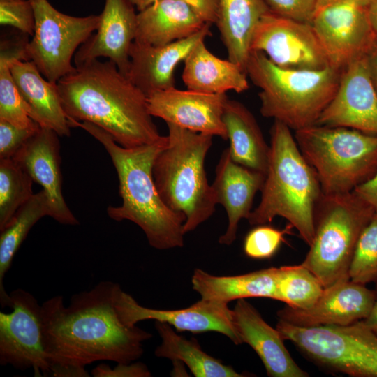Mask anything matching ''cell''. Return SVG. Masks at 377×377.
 <instances>
[{
    "instance_id": "cell-40",
    "label": "cell",
    "mask_w": 377,
    "mask_h": 377,
    "mask_svg": "<svg viewBox=\"0 0 377 377\" xmlns=\"http://www.w3.org/2000/svg\"><path fill=\"white\" fill-rule=\"evenodd\" d=\"M188 5L205 23L216 24L219 0H179Z\"/></svg>"
},
{
    "instance_id": "cell-31",
    "label": "cell",
    "mask_w": 377,
    "mask_h": 377,
    "mask_svg": "<svg viewBox=\"0 0 377 377\" xmlns=\"http://www.w3.org/2000/svg\"><path fill=\"white\" fill-rule=\"evenodd\" d=\"M24 35L14 41H1L0 54V119L20 128L33 126L29 110L22 98L13 80L10 68L15 59L28 61L25 47L27 38Z\"/></svg>"
},
{
    "instance_id": "cell-6",
    "label": "cell",
    "mask_w": 377,
    "mask_h": 377,
    "mask_svg": "<svg viewBox=\"0 0 377 377\" xmlns=\"http://www.w3.org/2000/svg\"><path fill=\"white\" fill-rule=\"evenodd\" d=\"M167 125L168 143L154 161L153 179L164 203L185 216L186 234L211 217L217 205L205 170L214 136Z\"/></svg>"
},
{
    "instance_id": "cell-26",
    "label": "cell",
    "mask_w": 377,
    "mask_h": 377,
    "mask_svg": "<svg viewBox=\"0 0 377 377\" xmlns=\"http://www.w3.org/2000/svg\"><path fill=\"white\" fill-rule=\"evenodd\" d=\"M269 10L265 0H219L216 24L228 59L246 73L255 29Z\"/></svg>"
},
{
    "instance_id": "cell-24",
    "label": "cell",
    "mask_w": 377,
    "mask_h": 377,
    "mask_svg": "<svg viewBox=\"0 0 377 377\" xmlns=\"http://www.w3.org/2000/svg\"><path fill=\"white\" fill-rule=\"evenodd\" d=\"M206 24L179 0H157L137 13L134 42L152 46L165 45L193 35Z\"/></svg>"
},
{
    "instance_id": "cell-33",
    "label": "cell",
    "mask_w": 377,
    "mask_h": 377,
    "mask_svg": "<svg viewBox=\"0 0 377 377\" xmlns=\"http://www.w3.org/2000/svg\"><path fill=\"white\" fill-rule=\"evenodd\" d=\"M33 182L12 158L0 159V231L33 195Z\"/></svg>"
},
{
    "instance_id": "cell-4",
    "label": "cell",
    "mask_w": 377,
    "mask_h": 377,
    "mask_svg": "<svg viewBox=\"0 0 377 377\" xmlns=\"http://www.w3.org/2000/svg\"><path fill=\"white\" fill-rule=\"evenodd\" d=\"M290 128L274 120L268 168L258 205L247 221L270 223L284 218L309 246L314 237V213L323 195L318 175L302 154Z\"/></svg>"
},
{
    "instance_id": "cell-9",
    "label": "cell",
    "mask_w": 377,
    "mask_h": 377,
    "mask_svg": "<svg viewBox=\"0 0 377 377\" xmlns=\"http://www.w3.org/2000/svg\"><path fill=\"white\" fill-rule=\"evenodd\" d=\"M276 328L320 367L353 377H377V335L363 320L306 327L279 320Z\"/></svg>"
},
{
    "instance_id": "cell-5",
    "label": "cell",
    "mask_w": 377,
    "mask_h": 377,
    "mask_svg": "<svg viewBox=\"0 0 377 377\" xmlns=\"http://www.w3.org/2000/svg\"><path fill=\"white\" fill-rule=\"evenodd\" d=\"M342 71L332 66L318 70L279 67L260 52H251L246 74L259 89L260 112L297 131L316 124L334 97Z\"/></svg>"
},
{
    "instance_id": "cell-3",
    "label": "cell",
    "mask_w": 377,
    "mask_h": 377,
    "mask_svg": "<svg viewBox=\"0 0 377 377\" xmlns=\"http://www.w3.org/2000/svg\"><path fill=\"white\" fill-rule=\"evenodd\" d=\"M70 126L82 128L99 141L117 170L122 205L108 207V216L117 221L128 220L138 225L145 232L149 245L156 249L183 246L186 217L164 203L152 175L154 161L168 141L125 148L108 132L92 123L71 121Z\"/></svg>"
},
{
    "instance_id": "cell-23",
    "label": "cell",
    "mask_w": 377,
    "mask_h": 377,
    "mask_svg": "<svg viewBox=\"0 0 377 377\" xmlns=\"http://www.w3.org/2000/svg\"><path fill=\"white\" fill-rule=\"evenodd\" d=\"M17 88L27 105L30 117L40 126L60 136L71 134L69 121L63 108L57 82L45 79L31 61L15 59L10 65Z\"/></svg>"
},
{
    "instance_id": "cell-2",
    "label": "cell",
    "mask_w": 377,
    "mask_h": 377,
    "mask_svg": "<svg viewBox=\"0 0 377 377\" xmlns=\"http://www.w3.org/2000/svg\"><path fill=\"white\" fill-rule=\"evenodd\" d=\"M57 86L68 121L92 123L125 148L167 142L149 112L147 96L112 61L75 66Z\"/></svg>"
},
{
    "instance_id": "cell-16",
    "label": "cell",
    "mask_w": 377,
    "mask_h": 377,
    "mask_svg": "<svg viewBox=\"0 0 377 377\" xmlns=\"http://www.w3.org/2000/svg\"><path fill=\"white\" fill-rule=\"evenodd\" d=\"M147 97L152 117L181 128L228 139L223 113L226 94H208L180 90L175 87L154 92Z\"/></svg>"
},
{
    "instance_id": "cell-19",
    "label": "cell",
    "mask_w": 377,
    "mask_h": 377,
    "mask_svg": "<svg viewBox=\"0 0 377 377\" xmlns=\"http://www.w3.org/2000/svg\"><path fill=\"white\" fill-rule=\"evenodd\" d=\"M136 28L137 13L128 0H105L96 33L75 52V66L104 57L127 76Z\"/></svg>"
},
{
    "instance_id": "cell-11",
    "label": "cell",
    "mask_w": 377,
    "mask_h": 377,
    "mask_svg": "<svg viewBox=\"0 0 377 377\" xmlns=\"http://www.w3.org/2000/svg\"><path fill=\"white\" fill-rule=\"evenodd\" d=\"M10 313L0 312V364L19 370L32 369L35 376L51 373L44 345L41 305L21 288L10 294Z\"/></svg>"
},
{
    "instance_id": "cell-22",
    "label": "cell",
    "mask_w": 377,
    "mask_h": 377,
    "mask_svg": "<svg viewBox=\"0 0 377 377\" xmlns=\"http://www.w3.org/2000/svg\"><path fill=\"white\" fill-rule=\"evenodd\" d=\"M233 322L241 341L249 345L261 360L270 377H306L308 373L294 361L279 332L263 318L245 299L232 309Z\"/></svg>"
},
{
    "instance_id": "cell-1",
    "label": "cell",
    "mask_w": 377,
    "mask_h": 377,
    "mask_svg": "<svg viewBox=\"0 0 377 377\" xmlns=\"http://www.w3.org/2000/svg\"><path fill=\"white\" fill-rule=\"evenodd\" d=\"M120 288L117 283L103 281L73 295L68 306L61 295L42 304L44 345L51 366L131 363L142 355V343L152 334L122 323L115 306Z\"/></svg>"
},
{
    "instance_id": "cell-25",
    "label": "cell",
    "mask_w": 377,
    "mask_h": 377,
    "mask_svg": "<svg viewBox=\"0 0 377 377\" xmlns=\"http://www.w3.org/2000/svg\"><path fill=\"white\" fill-rule=\"evenodd\" d=\"M205 40L198 43L184 61L182 79L187 89L208 94L246 91L249 88L246 73L230 59L213 54Z\"/></svg>"
},
{
    "instance_id": "cell-29",
    "label": "cell",
    "mask_w": 377,
    "mask_h": 377,
    "mask_svg": "<svg viewBox=\"0 0 377 377\" xmlns=\"http://www.w3.org/2000/svg\"><path fill=\"white\" fill-rule=\"evenodd\" d=\"M155 328L162 339L154 351L156 357L185 364L195 377L245 376L204 352L195 338L177 334L168 323L156 321Z\"/></svg>"
},
{
    "instance_id": "cell-38",
    "label": "cell",
    "mask_w": 377,
    "mask_h": 377,
    "mask_svg": "<svg viewBox=\"0 0 377 377\" xmlns=\"http://www.w3.org/2000/svg\"><path fill=\"white\" fill-rule=\"evenodd\" d=\"M270 11L296 21L311 23L316 0H265Z\"/></svg>"
},
{
    "instance_id": "cell-21",
    "label": "cell",
    "mask_w": 377,
    "mask_h": 377,
    "mask_svg": "<svg viewBox=\"0 0 377 377\" xmlns=\"http://www.w3.org/2000/svg\"><path fill=\"white\" fill-rule=\"evenodd\" d=\"M266 175L235 163L229 148L223 150L216 165V175L212 184L216 204L225 208L228 224L219 242L230 245L236 239L241 219H247L253 198L260 191Z\"/></svg>"
},
{
    "instance_id": "cell-42",
    "label": "cell",
    "mask_w": 377,
    "mask_h": 377,
    "mask_svg": "<svg viewBox=\"0 0 377 377\" xmlns=\"http://www.w3.org/2000/svg\"><path fill=\"white\" fill-rule=\"evenodd\" d=\"M52 376L54 377H89V374L85 367L73 365L52 364L51 366Z\"/></svg>"
},
{
    "instance_id": "cell-41",
    "label": "cell",
    "mask_w": 377,
    "mask_h": 377,
    "mask_svg": "<svg viewBox=\"0 0 377 377\" xmlns=\"http://www.w3.org/2000/svg\"><path fill=\"white\" fill-rule=\"evenodd\" d=\"M353 191L369 204L377 214V172L373 177L356 187Z\"/></svg>"
},
{
    "instance_id": "cell-13",
    "label": "cell",
    "mask_w": 377,
    "mask_h": 377,
    "mask_svg": "<svg viewBox=\"0 0 377 377\" xmlns=\"http://www.w3.org/2000/svg\"><path fill=\"white\" fill-rule=\"evenodd\" d=\"M311 24L330 65L341 70L367 56L376 36L367 6L355 2L318 10Z\"/></svg>"
},
{
    "instance_id": "cell-45",
    "label": "cell",
    "mask_w": 377,
    "mask_h": 377,
    "mask_svg": "<svg viewBox=\"0 0 377 377\" xmlns=\"http://www.w3.org/2000/svg\"><path fill=\"white\" fill-rule=\"evenodd\" d=\"M363 321L366 325L377 335V295L369 316L363 320Z\"/></svg>"
},
{
    "instance_id": "cell-18",
    "label": "cell",
    "mask_w": 377,
    "mask_h": 377,
    "mask_svg": "<svg viewBox=\"0 0 377 377\" xmlns=\"http://www.w3.org/2000/svg\"><path fill=\"white\" fill-rule=\"evenodd\" d=\"M59 135L40 126L11 158L46 193L50 217L64 225H77L78 220L67 206L61 192Z\"/></svg>"
},
{
    "instance_id": "cell-44",
    "label": "cell",
    "mask_w": 377,
    "mask_h": 377,
    "mask_svg": "<svg viewBox=\"0 0 377 377\" xmlns=\"http://www.w3.org/2000/svg\"><path fill=\"white\" fill-rule=\"evenodd\" d=\"M367 9L371 28L377 37V0H370Z\"/></svg>"
},
{
    "instance_id": "cell-37",
    "label": "cell",
    "mask_w": 377,
    "mask_h": 377,
    "mask_svg": "<svg viewBox=\"0 0 377 377\" xmlns=\"http://www.w3.org/2000/svg\"><path fill=\"white\" fill-rule=\"evenodd\" d=\"M40 126L36 122L31 126L20 128L0 119V159L11 158Z\"/></svg>"
},
{
    "instance_id": "cell-15",
    "label": "cell",
    "mask_w": 377,
    "mask_h": 377,
    "mask_svg": "<svg viewBox=\"0 0 377 377\" xmlns=\"http://www.w3.org/2000/svg\"><path fill=\"white\" fill-rule=\"evenodd\" d=\"M316 124L377 135V91L367 56L343 69L337 90Z\"/></svg>"
},
{
    "instance_id": "cell-39",
    "label": "cell",
    "mask_w": 377,
    "mask_h": 377,
    "mask_svg": "<svg viewBox=\"0 0 377 377\" xmlns=\"http://www.w3.org/2000/svg\"><path fill=\"white\" fill-rule=\"evenodd\" d=\"M91 374L94 377H149L151 374L148 367L140 362L117 363L114 367L105 363L95 367Z\"/></svg>"
},
{
    "instance_id": "cell-20",
    "label": "cell",
    "mask_w": 377,
    "mask_h": 377,
    "mask_svg": "<svg viewBox=\"0 0 377 377\" xmlns=\"http://www.w3.org/2000/svg\"><path fill=\"white\" fill-rule=\"evenodd\" d=\"M210 26L206 24L193 35L162 46L133 42L127 77L147 96L174 87L175 68L198 43L212 35Z\"/></svg>"
},
{
    "instance_id": "cell-48",
    "label": "cell",
    "mask_w": 377,
    "mask_h": 377,
    "mask_svg": "<svg viewBox=\"0 0 377 377\" xmlns=\"http://www.w3.org/2000/svg\"><path fill=\"white\" fill-rule=\"evenodd\" d=\"M16 1V0H0V1Z\"/></svg>"
},
{
    "instance_id": "cell-47",
    "label": "cell",
    "mask_w": 377,
    "mask_h": 377,
    "mask_svg": "<svg viewBox=\"0 0 377 377\" xmlns=\"http://www.w3.org/2000/svg\"><path fill=\"white\" fill-rule=\"evenodd\" d=\"M134 7L139 11H141L154 3L157 0H128Z\"/></svg>"
},
{
    "instance_id": "cell-32",
    "label": "cell",
    "mask_w": 377,
    "mask_h": 377,
    "mask_svg": "<svg viewBox=\"0 0 377 377\" xmlns=\"http://www.w3.org/2000/svg\"><path fill=\"white\" fill-rule=\"evenodd\" d=\"M278 301L297 309L311 308L322 295L324 286L318 278L302 264L278 267Z\"/></svg>"
},
{
    "instance_id": "cell-43",
    "label": "cell",
    "mask_w": 377,
    "mask_h": 377,
    "mask_svg": "<svg viewBox=\"0 0 377 377\" xmlns=\"http://www.w3.org/2000/svg\"><path fill=\"white\" fill-rule=\"evenodd\" d=\"M367 64L370 72V75L377 91V37L375 36L374 41L367 54Z\"/></svg>"
},
{
    "instance_id": "cell-36",
    "label": "cell",
    "mask_w": 377,
    "mask_h": 377,
    "mask_svg": "<svg viewBox=\"0 0 377 377\" xmlns=\"http://www.w3.org/2000/svg\"><path fill=\"white\" fill-rule=\"evenodd\" d=\"M0 23L10 26L21 33L33 36L35 15L29 0L0 1Z\"/></svg>"
},
{
    "instance_id": "cell-7",
    "label": "cell",
    "mask_w": 377,
    "mask_h": 377,
    "mask_svg": "<svg viewBox=\"0 0 377 377\" xmlns=\"http://www.w3.org/2000/svg\"><path fill=\"white\" fill-rule=\"evenodd\" d=\"M325 195L350 193L377 172V135L314 124L295 131Z\"/></svg>"
},
{
    "instance_id": "cell-34",
    "label": "cell",
    "mask_w": 377,
    "mask_h": 377,
    "mask_svg": "<svg viewBox=\"0 0 377 377\" xmlns=\"http://www.w3.org/2000/svg\"><path fill=\"white\" fill-rule=\"evenodd\" d=\"M349 279L360 284L377 283V214L362 231L351 260Z\"/></svg>"
},
{
    "instance_id": "cell-8",
    "label": "cell",
    "mask_w": 377,
    "mask_h": 377,
    "mask_svg": "<svg viewBox=\"0 0 377 377\" xmlns=\"http://www.w3.org/2000/svg\"><path fill=\"white\" fill-rule=\"evenodd\" d=\"M375 214L354 191L323 194L314 213V237L301 263L324 288L349 279L348 271L358 238Z\"/></svg>"
},
{
    "instance_id": "cell-27",
    "label": "cell",
    "mask_w": 377,
    "mask_h": 377,
    "mask_svg": "<svg viewBox=\"0 0 377 377\" xmlns=\"http://www.w3.org/2000/svg\"><path fill=\"white\" fill-rule=\"evenodd\" d=\"M223 121L230 140L231 158L239 165L266 175L269 145L251 112L241 102L228 98Z\"/></svg>"
},
{
    "instance_id": "cell-14",
    "label": "cell",
    "mask_w": 377,
    "mask_h": 377,
    "mask_svg": "<svg viewBox=\"0 0 377 377\" xmlns=\"http://www.w3.org/2000/svg\"><path fill=\"white\" fill-rule=\"evenodd\" d=\"M115 306L122 323L128 326L135 325L142 320H154L168 323L179 332H216L225 335L236 345L242 343L234 325L232 309L228 308L227 303L201 299L184 309H151L141 306L121 288L116 297Z\"/></svg>"
},
{
    "instance_id": "cell-10",
    "label": "cell",
    "mask_w": 377,
    "mask_h": 377,
    "mask_svg": "<svg viewBox=\"0 0 377 377\" xmlns=\"http://www.w3.org/2000/svg\"><path fill=\"white\" fill-rule=\"evenodd\" d=\"M35 15V29L25 53L43 76L57 82L73 72L75 51L96 31L100 15L75 17L53 7L48 0H29Z\"/></svg>"
},
{
    "instance_id": "cell-35",
    "label": "cell",
    "mask_w": 377,
    "mask_h": 377,
    "mask_svg": "<svg viewBox=\"0 0 377 377\" xmlns=\"http://www.w3.org/2000/svg\"><path fill=\"white\" fill-rule=\"evenodd\" d=\"M292 228L290 224L283 230L267 224L258 225L250 230L244 238V253L253 259L272 258L285 241V235L290 233Z\"/></svg>"
},
{
    "instance_id": "cell-46",
    "label": "cell",
    "mask_w": 377,
    "mask_h": 377,
    "mask_svg": "<svg viewBox=\"0 0 377 377\" xmlns=\"http://www.w3.org/2000/svg\"><path fill=\"white\" fill-rule=\"evenodd\" d=\"M370 0H316V10L325 7L343 2H355L367 6Z\"/></svg>"
},
{
    "instance_id": "cell-30",
    "label": "cell",
    "mask_w": 377,
    "mask_h": 377,
    "mask_svg": "<svg viewBox=\"0 0 377 377\" xmlns=\"http://www.w3.org/2000/svg\"><path fill=\"white\" fill-rule=\"evenodd\" d=\"M50 216L48 197L44 190L30 198L15 213L0 235V302L10 306V297L5 290L3 279L13 259L33 226L41 218Z\"/></svg>"
},
{
    "instance_id": "cell-12",
    "label": "cell",
    "mask_w": 377,
    "mask_h": 377,
    "mask_svg": "<svg viewBox=\"0 0 377 377\" xmlns=\"http://www.w3.org/2000/svg\"><path fill=\"white\" fill-rule=\"evenodd\" d=\"M251 52H260L276 66L289 69L318 70L330 65L311 23L272 11L257 24Z\"/></svg>"
},
{
    "instance_id": "cell-17",
    "label": "cell",
    "mask_w": 377,
    "mask_h": 377,
    "mask_svg": "<svg viewBox=\"0 0 377 377\" xmlns=\"http://www.w3.org/2000/svg\"><path fill=\"white\" fill-rule=\"evenodd\" d=\"M377 295L366 285L350 279L325 288L317 302L307 309L286 306L277 312L279 320L300 327L348 325L364 320Z\"/></svg>"
},
{
    "instance_id": "cell-28",
    "label": "cell",
    "mask_w": 377,
    "mask_h": 377,
    "mask_svg": "<svg viewBox=\"0 0 377 377\" xmlns=\"http://www.w3.org/2000/svg\"><path fill=\"white\" fill-rule=\"evenodd\" d=\"M277 269L272 267L240 275L219 276L195 269L191 279L192 287L201 299L227 304L249 297L278 300Z\"/></svg>"
}]
</instances>
